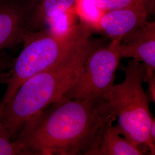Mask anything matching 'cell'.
Instances as JSON below:
<instances>
[{
  "mask_svg": "<svg viewBox=\"0 0 155 155\" xmlns=\"http://www.w3.org/2000/svg\"><path fill=\"white\" fill-rule=\"evenodd\" d=\"M113 121L102 97L85 101L63 96L31 117L15 140L25 155H87Z\"/></svg>",
  "mask_w": 155,
  "mask_h": 155,
  "instance_id": "cell-1",
  "label": "cell"
},
{
  "mask_svg": "<svg viewBox=\"0 0 155 155\" xmlns=\"http://www.w3.org/2000/svg\"><path fill=\"white\" fill-rule=\"evenodd\" d=\"M90 40L69 52L53 66L28 78L4 104L1 121L15 140L32 117L61 98L77 82L90 52L98 45Z\"/></svg>",
  "mask_w": 155,
  "mask_h": 155,
  "instance_id": "cell-2",
  "label": "cell"
},
{
  "mask_svg": "<svg viewBox=\"0 0 155 155\" xmlns=\"http://www.w3.org/2000/svg\"><path fill=\"white\" fill-rule=\"evenodd\" d=\"M125 77L121 83L114 84L102 97L108 114L115 120L121 135L145 153L155 155V144L150 139V127L153 120L143 83L145 81V67L132 59L124 70Z\"/></svg>",
  "mask_w": 155,
  "mask_h": 155,
  "instance_id": "cell-3",
  "label": "cell"
},
{
  "mask_svg": "<svg viewBox=\"0 0 155 155\" xmlns=\"http://www.w3.org/2000/svg\"><path fill=\"white\" fill-rule=\"evenodd\" d=\"M92 28L81 22L66 33L55 34L47 28L28 33L21 51L12 61L4 83L7 86L1 103L5 104L28 78L53 66L69 52L90 39Z\"/></svg>",
  "mask_w": 155,
  "mask_h": 155,
  "instance_id": "cell-4",
  "label": "cell"
},
{
  "mask_svg": "<svg viewBox=\"0 0 155 155\" xmlns=\"http://www.w3.org/2000/svg\"><path fill=\"white\" fill-rule=\"evenodd\" d=\"M120 43L110 41L106 46L95 47L87 56L77 82L64 97L92 101L107 93L114 84L116 72L121 59Z\"/></svg>",
  "mask_w": 155,
  "mask_h": 155,
  "instance_id": "cell-5",
  "label": "cell"
},
{
  "mask_svg": "<svg viewBox=\"0 0 155 155\" xmlns=\"http://www.w3.org/2000/svg\"><path fill=\"white\" fill-rule=\"evenodd\" d=\"M154 0H137L130 5L105 12L95 24L93 32L102 33L110 41L122 39L144 26L153 9Z\"/></svg>",
  "mask_w": 155,
  "mask_h": 155,
  "instance_id": "cell-6",
  "label": "cell"
},
{
  "mask_svg": "<svg viewBox=\"0 0 155 155\" xmlns=\"http://www.w3.org/2000/svg\"><path fill=\"white\" fill-rule=\"evenodd\" d=\"M37 0H0V51L22 43L33 32L31 21Z\"/></svg>",
  "mask_w": 155,
  "mask_h": 155,
  "instance_id": "cell-7",
  "label": "cell"
},
{
  "mask_svg": "<svg viewBox=\"0 0 155 155\" xmlns=\"http://www.w3.org/2000/svg\"><path fill=\"white\" fill-rule=\"evenodd\" d=\"M121 59H137L145 67V81L155 77V22H148L122 39L119 47Z\"/></svg>",
  "mask_w": 155,
  "mask_h": 155,
  "instance_id": "cell-8",
  "label": "cell"
},
{
  "mask_svg": "<svg viewBox=\"0 0 155 155\" xmlns=\"http://www.w3.org/2000/svg\"><path fill=\"white\" fill-rule=\"evenodd\" d=\"M111 121L107 122L103 129L102 138L97 148L89 152V155H142L145 152L118 133Z\"/></svg>",
  "mask_w": 155,
  "mask_h": 155,
  "instance_id": "cell-9",
  "label": "cell"
},
{
  "mask_svg": "<svg viewBox=\"0 0 155 155\" xmlns=\"http://www.w3.org/2000/svg\"><path fill=\"white\" fill-rule=\"evenodd\" d=\"M76 0H37L31 21V29L35 32L46 27L52 18L61 15L74 6Z\"/></svg>",
  "mask_w": 155,
  "mask_h": 155,
  "instance_id": "cell-10",
  "label": "cell"
},
{
  "mask_svg": "<svg viewBox=\"0 0 155 155\" xmlns=\"http://www.w3.org/2000/svg\"><path fill=\"white\" fill-rule=\"evenodd\" d=\"M74 9L80 21L87 24L92 29L105 12L93 0H76Z\"/></svg>",
  "mask_w": 155,
  "mask_h": 155,
  "instance_id": "cell-11",
  "label": "cell"
},
{
  "mask_svg": "<svg viewBox=\"0 0 155 155\" xmlns=\"http://www.w3.org/2000/svg\"><path fill=\"white\" fill-rule=\"evenodd\" d=\"M4 104L0 103V155H24L21 147L12 139L8 130L1 121Z\"/></svg>",
  "mask_w": 155,
  "mask_h": 155,
  "instance_id": "cell-12",
  "label": "cell"
},
{
  "mask_svg": "<svg viewBox=\"0 0 155 155\" xmlns=\"http://www.w3.org/2000/svg\"><path fill=\"white\" fill-rule=\"evenodd\" d=\"M96 5L104 12L122 8L130 5L137 0H93Z\"/></svg>",
  "mask_w": 155,
  "mask_h": 155,
  "instance_id": "cell-13",
  "label": "cell"
},
{
  "mask_svg": "<svg viewBox=\"0 0 155 155\" xmlns=\"http://www.w3.org/2000/svg\"><path fill=\"white\" fill-rule=\"evenodd\" d=\"M12 58L9 54L0 53V83H3L7 77V70H9L12 63Z\"/></svg>",
  "mask_w": 155,
  "mask_h": 155,
  "instance_id": "cell-14",
  "label": "cell"
},
{
  "mask_svg": "<svg viewBox=\"0 0 155 155\" xmlns=\"http://www.w3.org/2000/svg\"><path fill=\"white\" fill-rule=\"evenodd\" d=\"M149 86V93L152 101L155 102V77L147 81Z\"/></svg>",
  "mask_w": 155,
  "mask_h": 155,
  "instance_id": "cell-15",
  "label": "cell"
},
{
  "mask_svg": "<svg viewBox=\"0 0 155 155\" xmlns=\"http://www.w3.org/2000/svg\"><path fill=\"white\" fill-rule=\"evenodd\" d=\"M150 139L152 143L155 144V118L152 122L151 126L150 127Z\"/></svg>",
  "mask_w": 155,
  "mask_h": 155,
  "instance_id": "cell-16",
  "label": "cell"
}]
</instances>
